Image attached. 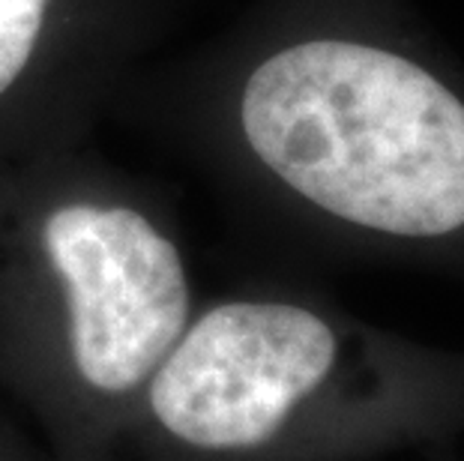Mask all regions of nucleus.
I'll use <instances>...</instances> for the list:
<instances>
[{
  "mask_svg": "<svg viewBox=\"0 0 464 461\" xmlns=\"http://www.w3.org/2000/svg\"><path fill=\"white\" fill-rule=\"evenodd\" d=\"M243 130L291 189L339 219L399 237L464 225V105L399 54L279 52L246 84Z\"/></svg>",
  "mask_w": 464,
  "mask_h": 461,
  "instance_id": "nucleus-1",
  "label": "nucleus"
},
{
  "mask_svg": "<svg viewBox=\"0 0 464 461\" xmlns=\"http://www.w3.org/2000/svg\"><path fill=\"white\" fill-rule=\"evenodd\" d=\"M333 360V330L312 312L228 303L174 341L153 371L150 408L189 447L249 449L282 428Z\"/></svg>",
  "mask_w": 464,
  "mask_h": 461,
  "instance_id": "nucleus-2",
  "label": "nucleus"
},
{
  "mask_svg": "<svg viewBox=\"0 0 464 461\" xmlns=\"http://www.w3.org/2000/svg\"><path fill=\"white\" fill-rule=\"evenodd\" d=\"M45 252L66 284L72 360L100 392H130L156 371L189 315L174 243L141 213L69 204L48 216Z\"/></svg>",
  "mask_w": 464,
  "mask_h": 461,
  "instance_id": "nucleus-3",
  "label": "nucleus"
},
{
  "mask_svg": "<svg viewBox=\"0 0 464 461\" xmlns=\"http://www.w3.org/2000/svg\"><path fill=\"white\" fill-rule=\"evenodd\" d=\"M48 0H0V93L24 70Z\"/></svg>",
  "mask_w": 464,
  "mask_h": 461,
  "instance_id": "nucleus-4",
  "label": "nucleus"
}]
</instances>
